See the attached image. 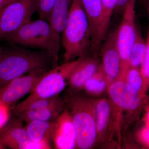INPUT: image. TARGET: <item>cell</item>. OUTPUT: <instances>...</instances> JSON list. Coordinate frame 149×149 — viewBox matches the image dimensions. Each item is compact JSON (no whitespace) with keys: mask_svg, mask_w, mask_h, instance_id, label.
<instances>
[{"mask_svg":"<svg viewBox=\"0 0 149 149\" xmlns=\"http://www.w3.org/2000/svg\"><path fill=\"white\" fill-rule=\"evenodd\" d=\"M143 136L144 140L149 144V127L146 128L143 130Z\"/></svg>","mask_w":149,"mask_h":149,"instance_id":"4316f807","label":"cell"},{"mask_svg":"<svg viewBox=\"0 0 149 149\" xmlns=\"http://www.w3.org/2000/svg\"><path fill=\"white\" fill-rule=\"evenodd\" d=\"M64 100L46 108L35 111H20L16 113L17 118L22 122L28 123L32 120L55 121L61 114L64 108Z\"/></svg>","mask_w":149,"mask_h":149,"instance_id":"5bb4252c","label":"cell"},{"mask_svg":"<svg viewBox=\"0 0 149 149\" xmlns=\"http://www.w3.org/2000/svg\"><path fill=\"white\" fill-rule=\"evenodd\" d=\"M136 1L128 0L123 10L122 22L117 30V45L121 58L122 72L126 71L129 67L130 52L136 39Z\"/></svg>","mask_w":149,"mask_h":149,"instance_id":"52a82bcc","label":"cell"},{"mask_svg":"<svg viewBox=\"0 0 149 149\" xmlns=\"http://www.w3.org/2000/svg\"><path fill=\"white\" fill-rule=\"evenodd\" d=\"M147 6L149 14V0H147ZM146 52L143 61L142 63L141 71L145 80H148L149 78V28L148 38L146 43Z\"/></svg>","mask_w":149,"mask_h":149,"instance_id":"d4e9b609","label":"cell"},{"mask_svg":"<svg viewBox=\"0 0 149 149\" xmlns=\"http://www.w3.org/2000/svg\"><path fill=\"white\" fill-rule=\"evenodd\" d=\"M98 65L96 59L80 58V61L70 75L68 82L71 89L80 90L85 83L98 71Z\"/></svg>","mask_w":149,"mask_h":149,"instance_id":"4fadbf2b","label":"cell"},{"mask_svg":"<svg viewBox=\"0 0 149 149\" xmlns=\"http://www.w3.org/2000/svg\"><path fill=\"white\" fill-rule=\"evenodd\" d=\"M147 117H148V120L149 122V109L148 111V114H147Z\"/></svg>","mask_w":149,"mask_h":149,"instance_id":"4dcf8cb0","label":"cell"},{"mask_svg":"<svg viewBox=\"0 0 149 149\" xmlns=\"http://www.w3.org/2000/svg\"><path fill=\"white\" fill-rule=\"evenodd\" d=\"M6 148V147L3 145L1 143H0V149H4Z\"/></svg>","mask_w":149,"mask_h":149,"instance_id":"f546056e","label":"cell"},{"mask_svg":"<svg viewBox=\"0 0 149 149\" xmlns=\"http://www.w3.org/2000/svg\"><path fill=\"white\" fill-rule=\"evenodd\" d=\"M102 12L100 20L98 35L96 42L95 50H98L105 40L106 35L109 27L112 14L115 9L116 0H101Z\"/></svg>","mask_w":149,"mask_h":149,"instance_id":"ac0fdd59","label":"cell"},{"mask_svg":"<svg viewBox=\"0 0 149 149\" xmlns=\"http://www.w3.org/2000/svg\"><path fill=\"white\" fill-rule=\"evenodd\" d=\"M62 34L65 62L77 57H82L91 48L90 24L81 0H73Z\"/></svg>","mask_w":149,"mask_h":149,"instance_id":"6da1fadb","label":"cell"},{"mask_svg":"<svg viewBox=\"0 0 149 149\" xmlns=\"http://www.w3.org/2000/svg\"><path fill=\"white\" fill-rule=\"evenodd\" d=\"M36 11V0H16L0 10V39L16 31L31 20Z\"/></svg>","mask_w":149,"mask_h":149,"instance_id":"8992f818","label":"cell"},{"mask_svg":"<svg viewBox=\"0 0 149 149\" xmlns=\"http://www.w3.org/2000/svg\"><path fill=\"white\" fill-rule=\"evenodd\" d=\"M2 48L0 47V56H1V54L2 52Z\"/></svg>","mask_w":149,"mask_h":149,"instance_id":"1f68e13d","label":"cell"},{"mask_svg":"<svg viewBox=\"0 0 149 149\" xmlns=\"http://www.w3.org/2000/svg\"><path fill=\"white\" fill-rule=\"evenodd\" d=\"M73 0H57L48 22L60 35L66 25L68 13Z\"/></svg>","mask_w":149,"mask_h":149,"instance_id":"e0dca14e","label":"cell"},{"mask_svg":"<svg viewBox=\"0 0 149 149\" xmlns=\"http://www.w3.org/2000/svg\"><path fill=\"white\" fill-rule=\"evenodd\" d=\"M128 0H116V5L115 9L118 12L124 10L126 4Z\"/></svg>","mask_w":149,"mask_h":149,"instance_id":"484cf974","label":"cell"},{"mask_svg":"<svg viewBox=\"0 0 149 149\" xmlns=\"http://www.w3.org/2000/svg\"><path fill=\"white\" fill-rule=\"evenodd\" d=\"M57 0H36V11L40 18L48 21Z\"/></svg>","mask_w":149,"mask_h":149,"instance_id":"cb8c5ba5","label":"cell"},{"mask_svg":"<svg viewBox=\"0 0 149 149\" xmlns=\"http://www.w3.org/2000/svg\"><path fill=\"white\" fill-rule=\"evenodd\" d=\"M22 122L17 118L0 129V143L10 149H27L32 141Z\"/></svg>","mask_w":149,"mask_h":149,"instance_id":"7c38bea8","label":"cell"},{"mask_svg":"<svg viewBox=\"0 0 149 149\" xmlns=\"http://www.w3.org/2000/svg\"><path fill=\"white\" fill-rule=\"evenodd\" d=\"M146 43L140 32L136 31V39L129 58V67H139L141 65L146 52Z\"/></svg>","mask_w":149,"mask_h":149,"instance_id":"ffe728a7","label":"cell"},{"mask_svg":"<svg viewBox=\"0 0 149 149\" xmlns=\"http://www.w3.org/2000/svg\"><path fill=\"white\" fill-rule=\"evenodd\" d=\"M117 30L111 32L102 46V71L111 80H116L123 73L121 70V58L117 45Z\"/></svg>","mask_w":149,"mask_h":149,"instance_id":"9c48e42d","label":"cell"},{"mask_svg":"<svg viewBox=\"0 0 149 149\" xmlns=\"http://www.w3.org/2000/svg\"><path fill=\"white\" fill-rule=\"evenodd\" d=\"M103 72H97L93 77L85 83L83 88L89 93L99 94L104 91L107 87L106 81L102 78Z\"/></svg>","mask_w":149,"mask_h":149,"instance_id":"7402d4cb","label":"cell"},{"mask_svg":"<svg viewBox=\"0 0 149 149\" xmlns=\"http://www.w3.org/2000/svg\"><path fill=\"white\" fill-rule=\"evenodd\" d=\"M56 125V120L48 122L34 120L27 123L24 127L31 141L50 142L52 140Z\"/></svg>","mask_w":149,"mask_h":149,"instance_id":"9a60e30c","label":"cell"},{"mask_svg":"<svg viewBox=\"0 0 149 149\" xmlns=\"http://www.w3.org/2000/svg\"><path fill=\"white\" fill-rule=\"evenodd\" d=\"M56 123L52 138L55 148L72 149L76 148V129L67 108L56 119Z\"/></svg>","mask_w":149,"mask_h":149,"instance_id":"8fae6325","label":"cell"},{"mask_svg":"<svg viewBox=\"0 0 149 149\" xmlns=\"http://www.w3.org/2000/svg\"><path fill=\"white\" fill-rule=\"evenodd\" d=\"M3 39L19 45L45 50L52 57L54 68L58 66L60 35L47 21L42 19L30 20Z\"/></svg>","mask_w":149,"mask_h":149,"instance_id":"3957f363","label":"cell"},{"mask_svg":"<svg viewBox=\"0 0 149 149\" xmlns=\"http://www.w3.org/2000/svg\"><path fill=\"white\" fill-rule=\"evenodd\" d=\"M81 1L90 24L92 37L91 48L95 50L101 15V0Z\"/></svg>","mask_w":149,"mask_h":149,"instance_id":"2e32d148","label":"cell"},{"mask_svg":"<svg viewBox=\"0 0 149 149\" xmlns=\"http://www.w3.org/2000/svg\"><path fill=\"white\" fill-rule=\"evenodd\" d=\"M47 70L40 68L13 79L0 88V104L10 106L34 90Z\"/></svg>","mask_w":149,"mask_h":149,"instance_id":"ba28073f","label":"cell"},{"mask_svg":"<svg viewBox=\"0 0 149 149\" xmlns=\"http://www.w3.org/2000/svg\"><path fill=\"white\" fill-rule=\"evenodd\" d=\"M5 0H0V10L2 8L4 5Z\"/></svg>","mask_w":149,"mask_h":149,"instance_id":"83f0119b","label":"cell"},{"mask_svg":"<svg viewBox=\"0 0 149 149\" xmlns=\"http://www.w3.org/2000/svg\"><path fill=\"white\" fill-rule=\"evenodd\" d=\"M16 1V0H5L4 5V6L8 4L9 3L11 2L14 1Z\"/></svg>","mask_w":149,"mask_h":149,"instance_id":"f1b7e54d","label":"cell"},{"mask_svg":"<svg viewBox=\"0 0 149 149\" xmlns=\"http://www.w3.org/2000/svg\"><path fill=\"white\" fill-rule=\"evenodd\" d=\"M94 109L97 133L98 135H102L106 130L109 120V102L105 99L99 100L94 104Z\"/></svg>","mask_w":149,"mask_h":149,"instance_id":"d6986e66","label":"cell"},{"mask_svg":"<svg viewBox=\"0 0 149 149\" xmlns=\"http://www.w3.org/2000/svg\"><path fill=\"white\" fill-rule=\"evenodd\" d=\"M63 100L60 97L59 95L48 98L40 99L30 103L19 111H35L46 108L58 103Z\"/></svg>","mask_w":149,"mask_h":149,"instance_id":"603a6c76","label":"cell"},{"mask_svg":"<svg viewBox=\"0 0 149 149\" xmlns=\"http://www.w3.org/2000/svg\"><path fill=\"white\" fill-rule=\"evenodd\" d=\"M145 1H146H146H147V0H145Z\"/></svg>","mask_w":149,"mask_h":149,"instance_id":"d6a6232c","label":"cell"},{"mask_svg":"<svg viewBox=\"0 0 149 149\" xmlns=\"http://www.w3.org/2000/svg\"><path fill=\"white\" fill-rule=\"evenodd\" d=\"M77 61L56 66L47 72L40 79L28 97L15 107L14 112L19 111L34 101L52 97L59 95L64 90L70 73L77 63Z\"/></svg>","mask_w":149,"mask_h":149,"instance_id":"5b68a950","label":"cell"},{"mask_svg":"<svg viewBox=\"0 0 149 149\" xmlns=\"http://www.w3.org/2000/svg\"><path fill=\"white\" fill-rule=\"evenodd\" d=\"M112 101L118 107L127 111H133L139 107V92L132 88L120 76L111 83L108 89Z\"/></svg>","mask_w":149,"mask_h":149,"instance_id":"30bf717a","label":"cell"},{"mask_svg":"<svg viewBox=\"0 0 149 149\" xmlns=\"http://www.w3.org/2000/svg\"><path fill=\"white\" fill-rule=\"evenodd\" d=\"M76 129V148L88 149L94 146L97 133L94 105L88 99L77 95L65 101Z\"/></svg>","mask_w":149,"mask_h":149,"instance_id":"277c9868","label":"cell"},{"mask_svg":"<svg viewBox=\"0 0 149 149\" xmlns=\"http://www.w3.org/2000/svg\"><path fill=\"white\" fill-rule=\"evenodd\" d=\"M148 80H149V79H148Z\"/></svg>","mask_w":149,"mask_h":149,"instance_id":"836d02e7","label":"cell"},{"mask_svg":"<svg viewBox=\"0 0 149 149\" xmlns=\"http://www.w3.org/2000/svg\"><path fill=\"white\" fill-rule=\"evenodd\" d=\"M124 79L132 88L140 92L143 88L145 80L139 67H129L124 74Z\"/></svg>","mask_w":149,"mask_h":149,"instance_id":"44dd1931","label":"cell"},{"mask_svg":"<svg viewBox=\"0 0 149 149\" xmlns=\"http://www.w3.org/2000/svg\"><path fill=\"white\" fill-rule=\"evenodd\" d=\"M53 60L47 51L37 52L19 47L3 50L0 56V88L33 70H47Z\"/></svg>","mask_w":149,"mask_h":149,"instance_id":"7a4b0ae2","label":"cell"}]
</instances>
